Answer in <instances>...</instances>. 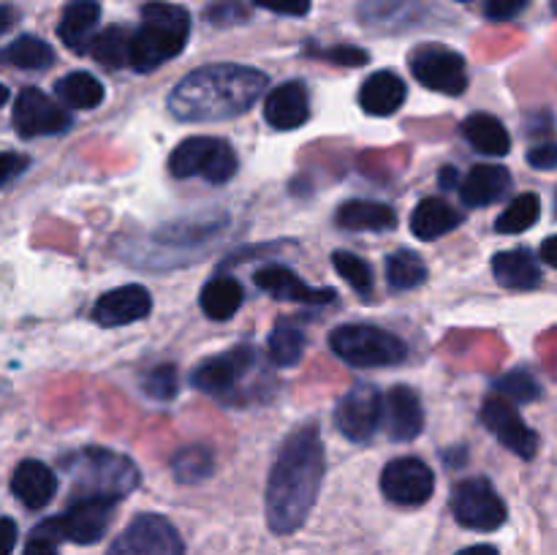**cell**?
<instances>
[{"instance_id":"obj_1","label":"cell","mask_w":557,"mask_h":555,"mask_svg":"<svg viewBox=\"0 0 557 555\" xmlns=\"http://www.w3.org/2000/svg\"><path fill=\"white\" fill-rule=\"evenodd\" d=\"M324 444L319 430L299 428L283 441L267 482V522L272 533L299 531L319 498L324 482Z\"/></svg>"},{"instance_id":"obj_2","label":"cell","mask_w":557,"mask_h":555,"mask_svg":"<svg viewBox=\"0 0 557 555\" xmlns=\"http://www.w3.org/2000/svg\"><path fill=\"white\" fill-rule=\"evenodd\" d=\"M267 87V74L237 63L196 69L169 96V109L185 123H212L245 114Z\"/></svg>"},{"instance_id":"obj_3","label":"cell","mask_w":557,"mask_h":555,"mask_svg":"<svg viewBox=\"0 0 557 555\" xmlns=\"http://www.w3.org/2000/svg\"><path fill=\"white\" fill-rule=\"evenodd\" d=\"M190 36V14L183 5L152 0L141 9V25L134 30L131 69L147 74L161 69L185 49Z\"/></svg>"},{"instance_id":"obj_4","label":"cell","mask_w":557,"mask_h":555,"mask_svg":"<svg viewBox=\"0 0 557 555\" xmlns=\"http://www.w3.org/2000/svg\"><path fill=\"white\" fill-rule=\"evenodd\" d=\"M63 468L71 477V501H120L139 484V468L131 457L98 446L65 457Z\"/></svg>"},{"instance_id":"obj_5","label":"cell","mask_w":557,"mask_h":555,"mask_svg":"<svg viewBox=\"0 0 557 555\" xmlns=\"http://www.w3.org/2000/svg\"><path fill=\"white\" fill-rule=\"evenodd\" d=\"M330 346L354 368H389L408 357L406 343L392 332L368 324H343L330 335Z\"/></svg>"},{"instance_id":"obj_6","label":"cell","mask_w":557,"mask_h":555,"mask_svg":"<svg viewBox=\"0 0 557 555\" xmlns=\"http://www.w3.org/2000/svg\"><path fill=\"white\" fill-rule=\"evenodd\" d=\"M169 172L172 177H205L207 183L223 185L237 174V156L228 147V141L212 139V136H194V139L180 141L169 158Z\"/></svg>"},{"instance_id":"obj_7","label":"cell","mask_w":557,"mask_h":555,"mask_svg":"<svg viewBox=\"0 0 557 555\" xmlns=\"http://www.w3.org/2000/svg\"><path fill=\"white\" fill-rule=\"evenodd\" d=\"M114 506H117V501H103V498L71 501V506L63 511V515L41 522L36 531L47 533V536H52L54 542L96 544L101 542L109 522H112Z\"/></svg>"},{"instance_id":"obj_8","label":"cell","mask_w":557,"mask_h":555,"mask_svg":"<svg viewBox=\"0 0 557 555\" xmlns=\"http://www.w3.org/2000/svg\"><path fill=\"white\" fill-rule=\"evenodd\" d=\"M261 365L259 351L253 346H237L218 357L207 359L196 368L194 386L207 395L223 397V400H237V392L243 381Z\"/></svg>"},{"instance_id":"obj_9","label":"cell","mask_w":557,"mask_h":555,"mask_svg":"<svg viewBox=\"0 0 557 555\" xmlns=\"http://www.w3.org/2000/svg\"><path fill=\"white\" fill-rule=\"evenodd\" d=\"M107 555H185V547L166 517L139 515L109 544Z\"/></svg>"},{"instance_id":"obj_10","label":"cell","mask_w":557,"mask_h":555,"mask_svg":"<svg viewBox=\"0 0 557 555\" xmlns=\"http://www.w3.org/2000/svg\"><path fill=\"white\" fill-rule=\"evenodd\" d=\"M451 511L457 522L471 531H498L509 517L504 498L495 493L487 479H466L457 484L451 495Z\"/></svg>"},{"instance_id":"obj_11","label":"cell","mask_w":557,"mask_h":555,"mask_svg":"<svg viewBox=\"0 0 557 555\" xmlns=\"http://www.w3.org/2000/svg\"><path fill=\"white\" fill-rule=\"evenodd\" d=\"M411 74L422 82L428 90L444 92V96H460L468 87L466 60L451 49L428 44L411 54Z\"/></svg>"},{"instance_id":"obj_12","label":"cell","mask_w":557,"mask_h":555,"mask_svg":"<svg viewBox=\"0 0 557 555\" xmlns=\"http://www.w3.org/2000/svg\"><path fill=\"white\" fill-rule=\"evenodd\" d=\"M71 125V114L60 103L44 96L36 87H27L14 101V128L22 139H36V136L63 134Z\"/></svg>"},{"instance_id":"obj_13","label":"cell","mask_w":557,"mask_h":555,"mask_svg":"<svg viewBox=\"0 0 557 555\" xmlns=\"http://www.w3.org/2000/svg\"><path fill=\"white\" fill-rule=\"evenodd\" d=\"M482 422L487 424L490 433L506 449L520 455L522 460H533V455L539 449V435L509 400H504V397H487L482 406Z\"/></svg>"},{"instance_id":"obj_14","label":"cell","mask_w":557,"mask_h":555,"mask_svg":"<svg viewBox=\"0 0 557 555\" xmlns=\"http://www.w3.org/2000/svg\"><path fill=\"white\" fill-rule=\"evenodd\" d=\"M381 490L397 506H422L433 495L435 477L430 466H424L417 457H400V460H392L384 468Z\"/></svg>"},{"instance_id":"obj_15","label":"cell","mask_w":557,"mask_h":555,"mask_svg":"<svg viewBox=\"0 0 557 555\" xmlns=\"http://www.w3.org/2000/svg\"><path fill=\"white\" fill-rule=\"evenodd\" d=\"M381 414H384V400H381L379 390L370 384H357L337 403L335 422L348 441L364 444L379 430Z\"/></svg>"},{"instance_id":"obj_16","label":"cell","mask_w":557,"mask_h":555,"mask_svg":"<svg viewBox=\"0 0 557 555\" xmlns=\"http://www.w3.org/2000/svg\"><path fill=\"white\" fill-rule=\"evenodd\" d=\"M256 286L267 292L270 297L283 299V303H302V305H324L335 299L332 288H313L297 278V272L283 264H267L256 270Z\"/></svg>"},{"instance_id":"obj_17","label":"cell","mask_w":557,"mask_h":555,"mask_svg":"<svg viewBox=\"0 0 557 555\" xmlns=\"http://www.w3.org/2000/svg\"><path fill=\"white\" fill-rule=\"evenodd\" d=\"M152 310V297L145 286H120L103 294L92 308V319L101 326H125L145 319Z\"/></svg>"},{"instance_id":"obj_18","label":"cell","mask_w":557,"mask_h":555,"mask_svg":"<svg viewBox=\"0 0 557 555\" xmlns=\"http://www.w3.org/2000/svg\"><path fill=\"white\" fill-rule=\"evenodd\" d=\"M384 411H386V433L392 441H413L422 433L424 411L422 400L411 386H392L384 397Z\"/></svg>"},{"instance_id":"obj_19","label":"cell","mask_w":557,"mask_h":555,"mask_svg":"<svg viewBox=\"0 0 557 555\" xmlns=\"http://www.w3.org/2000/svg\"><path fill=\"white\" fill-rule=\"evenodd\" d=\"M11 493L27 509H44L58 493V477L41 460H22L11 477Z\"/></svg>"},{"instance_id":"obj_20","label":"cell","mask_w":557,"mask_h":555,"mask_svg":"<svg viewBox=\"0 0 557 555\" xmlns=\"http://www.w3.org/2000/svg\"><path fill=\"white\" fill-rule=\"evenodd\" d=\"M310 118L308 90L302 82H286L275 87L264 101V120L277 131H294Z\"/></svg>"},{"instance_id":"obj_21","label":"cell","mask_w":557,"mask_h":555,"mask_svg":"<svg viewBox=\"0 0 557 555\" xmlns=\"http://www.w3.org/2000/svg\"><path fill=\"white\" fill-rule=\"evenodd\" d=\"M98 20H101V5L98 0H71L60 16L58 36L71 52H87L90 41L96 38Z\"/></svg>"},{"instance_id":"obj_22","label":"cell","mask_w":557,"mask_h":555,"mask_svg":"<svg viewBox=\"0 0 557 555\" xmlns=\"http://www.w3.org/2000/svg\"><path fill=\"white\" fill-rule=\"evenodd\" d=\"M493 275L500 286L528 292V288L542 286V264L536 256L525 248L500 250L493 256Z\"/></svg>"},{"instance_id":"obj_23","label":"cell","mask_w":557,"mask_h":555,"mask_svg":"<svg viewBox=\"0 0 557 555\" xmlns=\"http://www.w3.org/2000/svg\"><path fill=\"white\" fill-rule=\"evenodd\" d=\"M511 188V174L509 169L498 166V163H479L468 172V177L462 180L460 196L468 207H487L493 201H498L500 196H506V190Z\"/></svg>"},{"instance_id":"obj_24","label":"cell","mask_w":557,"mask_h":555,"mask_svg":"<svg viewBox=\"0 0 557 555\" xmlns=\"http://www.w3.org/2000/svg\"><path fill=\"white\" fill-rule=\"evenodd\" d=\"M406 92V82L400 76L392 74V71H379V74L368 76V82L359 90V103L368 114L386 118V114H395L403 107Z\"/></svg>"},{"instance_id":"obj_25","label":"cell","mask_w":557,"mask_h":555,"mask_svg":"<svg viewBox=\"0 0 557 555\" xmlns=\"http://www.w3.org/2000/svg\"><path fill=\"white\" fill-rule=\"evenodd\" d=\"M462 223V215L444 199H422L417 205L411 215V232L417 234L419 239L430 243V239L444 237L446 232L457 229Z\"/></svg>"},{"instance_id":"obj_26","label":"cell","mask_w":557,"mask_h":555,"mask_svg":"<svg viewBox=\"0 0 557 555\" xmlns=\"http://www.w3.org/2000/svg\"><path fill=\"white\" fill-rule=\"evenodd\" d=\"M397 215L389 205L381 201H364L354 199L337 210V226L351 229V232H384V229H395Z\"/></svg>"},{"instance_id":"obj_27","label":"cell","mask_w":557,"mask_h":555,"mask_svg":"<svg viewBox=\"0 0 557 555\" xmlns=\"http://www.w3.org/2000/svg\"><path fill=\"white\" fill-rule=\"evenodd\" d=\"M462 136L484 156H506L511 150V136L506 125L493 114H471L462 123Z\"/></svg>"},{"instance_id":"obj_28","label":"cell","mask_w":557,"mask_h":555,"mask_svg":"<svg viewBox=\"0 0 557 555\" xmlns=\"http://www.w3.org/2000/svg\"><path fill=\"white\" fill-rule=\"evenodd\" d=\"M243 305V286L234 278L218 275L201 288V310L210 316L212 321H226Z\"/></svg>"},{"instance_id":"obj_29","label":"cell","mask_w":557,"mask_h":555,"mask_svg":"<svg viewBox=\"0 0 557 555\" xmlns=\"http://www.w3.org/2000/svg\"><path fill=\"white\" fill-rule=\"evenodd\" d=\"M131 47H134V33H128L120 25H112L92 38L87 52H90L92 60H98L101 65L117 71L131 65Z\"/></svg>"},{"instance_id":"obj_30","label":"cell","mask_w":557,"mask_h":555,"mask_svg":"<svg viewBox=\"0 0 557 555\" xmlns=\"http://www.w3.org/2000/svg\"><path fill=\"white\" fill-rule=\"evenodd\" d=\"M54 63V49L36 36H20L0 49V65H14L25 71H44Z\"/></svg>"},{"instance_id":"obj_31","label":"cell","mask_w":557,"mask_h":555,"mask_svg":"<svg viewBox=\"0 0 557 555\" xmlns=\"http://www.w3.org/2000/svg\"><path fill=\"white\" fill-rule=\"evenodd\" d=\"M54 92L63 103L74 109H96L103 101V85L87 71H74L65 74L63 79L54 85Z\"/></svg>"},{"instance_id":"obj_32","label":"cell","mask_w":557,"mask_h":555,"mask_svg":"<svg viewBox=\"0 0 557 555\" xmlns=\"http://www.w3.org/2000/svg\"><path fill=\"white\" fill-rule=\"evenodd\" d=\"M172 471L177 482L199 484L215 471V455H212L210 446H185L183 452L174 455Z\"/></svg>"},{"instance_id":"obj_33","label":"cell","mask_w":557,"mask_h":555,"mask_svg":"<svg viewBox=\"0 0 557 555\" xmlns=\"http://www.w3.org/2000/svg\"><path fill=\"white\" fill-rule=\"evenodd\" d=\"M386 278H389L392 288L408 292V288H417L428 281V264L413 250H397L386 261Z\"/></svg>"},{"instance_id":"obj_34","label":"cell","mask_w":557,"mask_h":555,"mask_svg":"<svg viewBox=\"0 0 557 555\" xmlns=\"http://www.w3.org/2000/svg\"><path fill=\"white\" fill-rule=\"evenodd\" d=\"M542 215V201L536 194H520L495 221V232L500 234H520L531 229Z\"/></svg>"},{"instance_id":"obj_35","label":"cell","mask_w":557,"mask_h":555,"mask_svg":"<svg viewBox=\"0 0 557 555\" xmlns=\"http://www.w3.org/2000/svg\"><path fill=\"white\" fill-rule=\"evenodd\" d=\"M305 354V335L292 324H277L270 335V357L277 368H294Z\"/></svg>"},{"instance_id":"obj_36","label":"cell","mask_w":557,"mask_h":555,"mask_svg":"<svg viewBox=\"0 0 557 555\" xmlns=\"http://www.w3.org/2000/svg\"><path fill=\"white\" fill-rule=\"evenodd\" d=\"M332 264H335V270L341 272V278H346V283L357 294L368 297V294L373 292V270H370L368 261L359 259L357 254H348V250H335V256H332Z\"/></svg>"},{"instance_id":"obj_37","label":"cell","mask_w":557,"mask_h":555,"mask_svg":"<svg viewBox=\"0 0 557 555\" xmlns=\"http://www.w3.org/2000/svg\"><path fill=\"white\" fill-rule=\"evenodd\" d=\"M495 392L511 397L515 403H531L542 397V386H539V381L528 370H511V373L500 375L495 381Z\"/></svg>"},{"instance_id":"obj_38","label":"cell","mask_w":557,"mask_h":555,"mask_svg":"<svg viewBox=\"0 0 557 555\" xmlns=\"http://www.w3.org/2000/svg\"><path fill=\"white\" fill-rule=\"evenodd\" d=\"M141 390L152 400H172L177 395V370H174V365H158L150 373L141 375Z\"/></svg>"},{"instance_id":"obj_39","label":"cell","mask_w":557,"mask_h":555,"mask_svg":"<svg viewBox=\"0 0 557 555\" xmlns=\"http://www.w3.org/2000/svg\"><path fill=\"white\" fill-rule=\"evenodd\" d=\"M315 58L326 60V63H335V65H351V69H359V65L368 63V52L357 47H332V49H319L313 52Z\"/></svg>"},{"instance_id":"obj_40","label":"cell","mask_w":557,"mask_h":555,"mask_svg":"<svg viewBox=\"0 0 557 555\" xmlns=\"http://www.w3.org/2000/svg\"><path fill=\"white\" fill-rule=\"evenodd\" d=\"M531 5V0H487L484 3V16L490 22H509L520 16Z\"/></svg>"},{"instance_id":"obj_41","label":"cell","mask_w":557,"mask_h":555,"mask_svg":"<svg viewBox=\"0 0 557 555\" xmlns=\"http://www.w3.org/2000/svg\"><path fill=\"white\" fill-rule=\"evenodd\" d=\"M245 16H248V11H245L239 0H221V3H215L207 11V20L218 22V25H234V22L245 20Z\"/></svg>"},{"instance_id":"obj_42","label":"cell","mask_w":557,"mask_h":555,"mask_svg":"<svg viewBox=\"0 0 557 555\" xmlns=\"http://www.w3.org/2000/svg\"><path fill=\"white\" fill-rule=\"evenodd\" d=\"M528 163L533 169H542V172H553V169H557V145L544 141V145L531 147L528 150Z\"/></svg>"},{"instance_id":"obj_43","label":"cell","mask_w":557,"mask_h":555,"mask_svg":"<svg viewBox=\"0 0 557 555\" xmlns=\"http://www.w3.org/2000/svg\"><path fill=\"white\" fill-rule=\"evenodd\" d=\"M253 3L286 16H305L310 11V0H253Z\"/></svg>"},{"instance_id":"obj_44","label":"cell","mask_w":557,"mask_h":555,"mask_svg":"<svg viewBox=\"0 0 557 555\" xmlns=\"http://www.w3.org/2000/svg\"><path fill=\"white\" fill-rule=\"evenodd\" d=\"M27 169V158L16 156V152H0V188L5 183H11L14 177H20Z\"/></svg>"},{"instance_id":"obj_45","label":"cell","mask_w":557,"mask_h":555,"mask_svg":"<svg viewBox=\"0 0 557 555\" xmlns=\"http://www.w3.org/2000/svg\"><path fill=\"white\" fill-rule=\"evenodd\" d=\"M22 555H58V542H54L52 536H47V533L33 531L30 542H27L25 553Z\"/></svg>"},{"instance_id":"obj_46","label":"cell","mask_w":557,"mask_h":555,"mask_svg":"<svg viewBox=\"0 0 557 555\" xmlns=\"http://www.w3.org/2000/svg\"><path fill=\"white\" fill-rule=\"evenodd\" d=\"M16 544V522L11 517H0V555L14 553Z\"/></svg>"},{"instance_id":"obj_47","label":"cell","mask_w":557,"mask_h":555,"mask_svg":"<svg viewBox=\"0 0 557 555\" xmlns=\"http://www.w3.org/2000/svg\"><path fill=\"white\" fill-rule=\"evenodd\" d=\"M16 20H20V14H16L14 5L0 3V36H3V33H9L11 27L16 25Z\"/></svg>"},{"instance_id":"obj_48","label":"cell","mask_w":557,"mask_h":555,"mask_svg":"<svg viewBox=\"0 0 557 555\" xmlns=\"http://www.w3.org/2000/svg\"><path fill=\"white\" fill-rule=\"evenodd\" d=\"M539 256H542L544 264L555 267V270H557V234H555V237H547V239H544V243H542V250H539Z\"/></svg>"},{"instance_id":"obj_49","label":"cell","mask_w":557,"mask_h":555,"mask_svg":"<svg viewBox=\"0 0 557 555\" xmlns=\"http://www.w3.org/2000/svg\"><path fill=\"white\" fill-rule=\"evenodd\" d=\"M457 180H460V174H457V169L446 166L444 172H441V185H444V188H455Z\"/></svg>"},{"instance_id":"obj_50","label":"cell","mask_w":557,"mask_h":555,"mask_svg":"<svg viewBox=\"0 0 557 555\" xmlns=\"http://www.w3.org/2000/svg\"><path fill=\"white\" fill-rule=\"evenodd\" d=\"M457 555H500V553L495 547H490V544H476V547H466Z\"/></svg>"},{"instance_id":"obj_51","label":"cell","mask_w":557,"mask_h":555,"mask_svg":"<svg viewBox=\"0 0 557 555\" xmlns=\"http://www.w3.org/2000/svg\"><path fill=\"white\" fill-rule=\"evenodd\" d=\"M5 101H9V87H5L3 82H0V107H3Z\"/></svg>"},{"instance_id":"obj_52","label":"cell","mask_w":557,"mask_h":555,"mask_svg":"<svg viewBox=\"0 0 557 555\" xmlns=\"http://www.w3.org/2000/svg\"><path fill=\"white\" fill-rule=\"evenodd\" d=\"M553 5H555V11H557V0H553Z\"/></svg>"}]
</instances>
